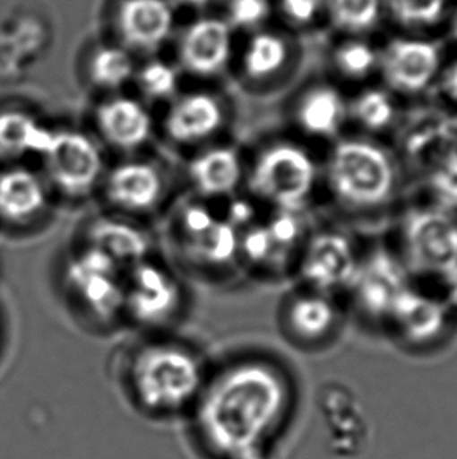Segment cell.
<instances>
[{"mask_svg": "<svg viewBox=\"0 0 457 459\" xmlns=\"http://www.w3.org/2000/svg\"><path fill=\"white\" fill-rule=\"evenodd\" d=\"M284 375L263 360H240L207 379L192 412L190 435L205 459H265L289 404Z\"/></svg>", "mask_w": 457, "mask_h": 459, "instance_id": "1", "label": "cell"}, {"mask_svg": "<svg viewBox=\"0 0 457 459\" xmlns=\"http://www.w3.org/2000/svg\"><path fill=\"white\" fill-rule=\"evenodd\" d=\"M207 383L196 354L174 345H149L134 356L127 373L129 397L154 420L186 419Z\"/></svg>", "mask_w": 457, "mask_h": 459, "instance_id": "2", "label": "cell"}, {"mask_svg": "<svg viewBox=\"0 0 457 459\" xmlns=\"http://www.w3.org/2000/svg\"><path fill=\"white\" fill-rule=\"evenodd\" d=\"M326 179L341 204L354 211H375L393 198L398 171L383 146L365 138H343L329 154Z\"/></svg>", "mask_w": 457, "mask_h": 459, "instance_id": "3", "label": "cell"}, {"mask_svg": "<svg viewBox=\"0 0 457 459\" xmlns=\"http://www.w3.org/2000/svg\"><path fill=\"white\" fill-rule=\"evenodd\" d=\"M318 168L303 146L279 142L262 151L254 161L249 184L254 195L276 209L299 211L315 190Z\"/></svg>", "mask_w": 457, "mask_h": 459, "instance_id": "4", "label": "cell"}, {"mask_svg": "<svg viewBox=\"0 0 457 459\" xmlns=\"http://www.w3.org/2000/svg\"><path fill=\"white\" fill-rule=\"evenodd\" d=\"M402 255L409 273L445 280L457 270V217L442 207L409 212L401 228Z\"/></svg>", "mask_w": 457, "mask_h": 459, "instance_id": "5", "label": "cell"}, {"mask_svg": "<svg viewBox=\"0 0 457 459\" xmlns=\"http://www.w3.org/2000/svg\"><path fill=\"white\" fill-rule=\"evenodd\" d=\"M444 62L435 37L398 33L381 44L379 75L392 93L418 94L437 82Z\"/></svg>", "mask_w": 457, "mask_h": 459, "instance_id": "6", "label": "cell"}, {"mask_svg": "<svg viewBox=\"0 0 457 459\" xmlns=\"http://www.w3.org/2000/svg\"><path fill=\"white\" fill-rule=\"evenodd\" d=\"M65 278L71 292L102 320H112L124 309L125 282L119 274V264L99 249L87 247L73 255Z\"/></svg>", "mask_w": 457, "mask_h": 459, "instance_id": "7", "label": "cell"}, {"mask_svg": "<svg viewBox=\"0 0 457 459\" xmlns=\"http://www.w3.org/2000/svg\"><path fill=\"white\" fill-rule=\"evenodd\" d=\"M410 287L409 270L389 249L376 248L360 257L351 290L358 310L373 322H389L393 306Z\"/></svg>", "mask_w": 457, "mask_h": 459, "instance_id": "8", "label": "cell"}, {"mask_svg": "<svg viewBox=\"0 0 457 459\" xmlns=\"http://www.w3.org/2000/svg\"><path fill=\"white\" fill-rule=\"evenodd\" d=\"M360 255L351 238L341 230H322L304 247L299 274L312 292L349 290Z\"/></svg>", "mask_w": 457, "mask_h": 459, "instance_id": "9", "label": "cell"}, {"mask_svg": "<svg viewBox=\"0 0 457 459\" xmlns=\"http://www.w3.org/2000/svg\"><path fill=\"white\" fill-rule=\"evenodd\" d=\"M43 157L50 180L69 196L91 192L104 165L98 144L81 132H54Z\"/></svg>", "mask_w": 457, "mask_h": 459, "instance_id": "10", "label": "cell"}, {"mask_svg": "<svg viewBox=\"0 0 457 459\" xmlns=\"http://www.w3.org/2000/svg\"><path fill=\"white\" fill-rule=\"evenodd\" d=\"M176 6L171 0H119L115 8V29L121 46L152 54L173 37Z\"/></svg>", "mask_w": 457, "mask_h": 459, "instance_id": "11", "label": "cell"}, {"mask_svg": "<svg viewBox=\"0 0 457 459\" xmlns=\"http://www.w3.org/2000/svg\"><path fill=\"white\" fill-rule=\"evenodd\" d=\"M234 33L224 18L201 16L192 21L177 43L182 68L201 77L220 74L234 54Z\"/></svg>", "mask_w": 457, "mask_h": 459, "instance_id": "12", "label": "cell"}, {"mask_svg": "<svg viewBox=\"0 0 457 459\" xmlns=\"http://www.w3.org/2000/svg\"><path fill=\"white\" fill-rule=\"evenodd\" d=\"M180 230L190 255L205 264L226 265L240 253L238 230L205 205H188L180 215Z\"/></svg>", "mask_w": 457, "mask_h": 459, "instance_id": "13", "label": "cell"}, {"mask_svg": "<svg viewBox=\"0 0 457 459\" xmlns=\"http://www.w3.org/2000/svg\"><path fill=\"white\" fill-rule=\"evenodd\" d=\"M180 292L176 281L151 262H138L125 282L124 307L142 323H160L179 305Z\"/></svg>", "mask_w": 457, "mask_h": 459, "instance_id": "14", "label": "cell"}, {"mask_svg": "<svg viewBox=\"0 0 457 459\" xmlns=\"http://www.w3.org/2000/svg\"><path fill=\"white\" fill-rule=\"evenodd\" d=\"M450 309L444 301L433 299L410 286L402 292L389 316L404 341L425 345L445 333Z\"/></svg>", "mask_w": 457, "mask_h": 459, "instance_id": "15", "label": "cell"}, {"mask_svg": "<svg viewBox=\"0 0 457 459\" xmlns=\"http://www.w3.org/2000/svg\"><path fill=\"white\" fill-rule=\"evenodd\" d=\"M223 121V106L215 96L192 93L174 102L165 119V127L176 143L193 144L215 135Z\"/></svg>", "mask_w": 457, "mask_h": 459, "instance_id": "16", "label": "cell"}, {"mask_svg": "<svg viewBox=\"0 0 457 459\" xmlns=\"http://www.w3.org/2000/svg\"><path fill=\"white\" fill-rule=\"evenodd\" d=\"M163 179L146 161H125L107 178V196L112 204L129 212H148L159 204Z\"/></svg>", "mask_w": 457, "mask_h": 459, "instance_id": "17", "label": "cell"}, {"mask_svg": "<svg viewBox=\"0 0 457 459\" xmlns=\"http://www.w3.org/2000/svg\"><path fill=\"white\" fill-rule=\"evenodd\" d=\"M96 123L107 143L117 150L134 151L148 142L152 119L146 107L130 98H112L100 104Z\"/></svg>", "mask_w": 457, "mask_h": 459, "instance_id": "18", "label": "cell"}, {"mask_svg": "<svg viewBox=\"0 0 457 459\" xmlns=\"http://www.w3.org/2000/svg\"><path fill=\"white\" fill-rule=\"evenodd\" d=\"M295 117L304 134L328 140L341 134L349 118V108L339 88L331 83H316L301 94Z\"/></svg>", "mask_w": 457, "mask_h": 459, "instance_id": "19", "label": "cell"}, {"mask_svg": "<svg viewBox=\"0 0 457 459\" xmlns=\"http://www.w3.org/2000/svg\"><path fill=\"white\" fill-rule=\"evenodd\" d=\"M293 37L282 27L268 25L247 35L241 69L251 81H270L287 69L293 58Z\"/></svg>", "mask_w": 457, "mask_h": 459, "instance_id": "20", "label": "cell"}, {"mask_svg": "<svg viewBox=\"0 0 457 459\" xmlns=\"http://www.w3.org/2000/svg\"><path fill=\"white\" fill-rule=\"evenodd\" d=\"M88 247L99 249L113 261L132 264L144 261L149 251V238L134 224L115 218H98L87 230Z\"/></svg>", "mask_w": 457, "mask_h": 459, "instance_id": "21", "label": "cell"}, {"mask_svg": "<svg viewBox=\"0 0 457 459\" xmlns=\"http://www.w3.org/2000/svg\"><path fill=\"white\" fill-rule=\"evenodd\" d=\"M47 203L46 188L38 176L14 168L0 174V218L22 223L38 215Z\"/></svg>", "mask_w": 457, "mask_h": 459, "instance_id": "22", "label": "cell"}, {"mask_svg": "<svg viewBox=\"0 0 457 459\" xmlns=\"http://www.w3.org/2000/svg\"><path fill=\"white\" fill-rule=\"evenodd\" d=\"M385 0H326V29L337 37H375L387 24Z\"/></svg>", "mask_w": 457, "mask_h": 459, "instance_id": "23", "label": "cell"}, {"mask_svg": "<svg viewBox=\"0 0 457 459\" xmlns=\"http://www.w3.org/2000/svg\"><path fill=\"white\" fill-rule=\"evenodd\" d=\"M457 0H385L387 21L400 33L434 37L446 29Z\"/></svg>", "mask_w": 457, "mask_h": 459, "instance_id": "24", "label": "cell"}, {"mask_svg": "<svg viewBox=\"0 0 457 459\" xmlns=\"http://www.w3.org/2000/svg\"><path fill=\"white\" fill-rule=\"evenodd\" d=\"M241 161L232 148H213L198 155L190 165V176L199 193L224 196L234 192L241 180Z\"/></svg>", "mask_w": 457, "mask_h": 459, "instance_id": "25", "label": "cell"}, {"mask_svg": "<svg viewBox=\"0 0 457 459\" xmlns=\"http://www.w3.org/2000/svg\"><path fill=\"white\" fill-rule=\"evenodd\" d=\"M337 307L328 295L306 293L291 299L287 309V325L291 334L304 342L322 341L334 329Z\"/></svg>", "mask_w": 457, "mask_h": 459, "instance_id": "26", "label": "cell"}, {"mask_svg": "<svg viewBox=\"0 0 457 459\" xmlns=\"http://www.w3.org/2000/svg\"><path fill=\"white\" fill-rule=\"evenodd\" d=\"M54 137V131L39 125L37 118L21 110L0 112V155L21 157L43 155Z\"/></svg>", "mask_w": 457, "mask_h": 459, "instance_id": "27", "label": "cell"}, {"mask_svg": "<svg viewBox=\"0 0 457 459\" xmlns=\"http://www.w3.org/2000/svg\"><path fill=\"white\" fill-rule=\"evenodd\" d=\"M331 63L346 81H368L379 74L381 44L371 37H337L331 49Z\"/></svg>", "mask_w": 457, "mask_h": 459, "instance_id": "28", "label": "cell"}, {"mask_svg": "<svg viewBox=\"0 0 457 459\" xmlns=\"http://www.w3.org/2000/svg\"><path fill=\"white\" fill-rule=\"evenodd\" d=\"M136 74V65L130 50L121 44L99 46L90 56L88 75L104 90L124 87Z\"/></svg>", "mask_w": 457, "mask_h": 459, "instance_id": "29", "label": "cell"}, {"mask_svg": "<svg viewBox=\"0 0 457 459\" xmlns=\"http://www.w3.org/2000/svg\"><path fill=\"white\" fill-rule=\"evenodd\" d=\"M348 108L349 117L364 131L373 134L390 129L398 113L393 93L385 87L365 88L348 104Z\"/></svg>", "mask_w": 457, "mask_h": 459, "instance_id": "30", "label": "cell"}, {"mask_svg": "<svg viewBox=\"0 0 457 459\" xmlns=\"http://www.w3.org/2000/svg\"><path fill=\"white\" fill-rule=\"evenodd\" d=\"M274 21L291 35L326 27V0H272Z\"/></svg>", "mask_w": 457, "mask_h": 459, "instance_id": "31", "label": "cell"}, {"mask_svg": "<svg viewBox=\"0 0 457 459\" xmlns=\"http://www.w3.org/2000/svg\"><path fill=\"white\" fill-rule=\"evenodd\" d=\"M224 21L234 31L254 33L274 21L272 0H224Z\"/></svg>", "mask_w": 457, "mask_h": 459, "instance_id": "32", "label": "cell"}, {"mask_svg": "<svg viewBox=\"0 0 457 459\" xmlns=\"http://www.w3.org/2000/svg\"><path fill=\"white\" fill-rule=\"evenodd\" d=\"M265 226L276 249L278 264H280L303 238L304 224L299 211L278 209Z\"/></svg>", "mask_w": 457, "mask_h": 459, "instance_id": "33", "label": "cell"}, {"mask_svg": "<svg viewBox=\"0 0 457 459\" xmlns=\"http://www.w3.org/2000/svg\"><path fill=\"white\" fill-rule=\"evenodd\" d=\"M135 75L142 93L152 100H167L173 96L179 83L177 71L163 60H151Z\"/></svg>", "mask_w": 457, "mask_h": 459, "instance_id": "34", "label": "cell"}, {"mask_svg": "<svg viewBox=\"0 0 457 459\" xmlns=\"http://www.w3.org/2000/svg\"><path fill=\"white\" fill-rule=\"evenodd\" d=\"M240 253L257 267L278 264L276 249L265 224L253 223L240 236Z\"/></svg>", "mask_w": 457, "mask_h": 459, "instance_id": "35", "label": "cell"}, {"mask_svg": "<svg viewBox=\"0 0 457 459\" xmlns=\"http://www.w3.org/2000/svg\"><path fill=\"white\" fill-rule=\"evenodd\" d=\"M431 186L442 209H457V152L440 159L431 176Z\"/></svg>", "mask_w": 457, "mask_h": 459, "instance_id": "36", "label": "cell"}, {"mask_svg": "<svg viewBox=\"0 0 457 459\" xmlns=\"http://www.w3.org/2000/svg\"><path fill=\"white\" fill-rule=\"evenodd\" d=\"M437 83L446 100H453L457 104V56H454L450 62H446V60L444 62Z\"/></svg>", "mask_w": 457, "mask_h": 459, "instance_id": "37", "label": "cell"}, {"mask_svg": "<svg viewBox=\"0 0 457 459\" xmlns=\"http://www.w3.org/2000/svg\"><path fill=\"white\" fill-rule=\"evenodd\" d=\"M226 220L237 230H245V228L254 223L253 205L249 204L247 201H243V199L235 201L228 207Z\"/></svg>", "mask_w": 457, "mask_h": 459, "instance_id": "38", "label": "cell"}, {"mask_svg": "<svg viewBox=\"0 0 457 459\" xmlns=\"http://www.w3.org/2000/svg\"><path fill=\"white\" fill-rule=\"evenodd\" d=\"M445 303L446 307L457 312V270L454 273L446 276L445 280Z\"/></svg>", "mask_w": 457, "mask_h": 459, "instance_id": "39", "label": "cell"}, {"mask_svg": "<svg viewBox=\"0 0 457 459\" xmlns=\"http://www.w3.org/2000/svg\"><path fill=\"white\" fill-rule=\"evenodd\" d=\"M174 6H186L190 10H207L211 6L217 5L224 0H171Z\"/></svg>", "mask_w": 457, "mask_h": 459, "instance_id": "40", "label": "cell"}, {"mask_svg": "<svg viewBox=\"0 0 457 459\" xmlns=\"http://www.w3.org/2000/svg\"><path fill=\"white\" fill-rule=\"evenodd\" d=\"M446 30H448V35L453 38V41L457 44V2L454 8H453L452 16H450V21H448V25H446Z\"/></svg>", "mask_w": 457, "mask_h": 459, "instance_id": "41", "label": "cell"}]
</instances>
